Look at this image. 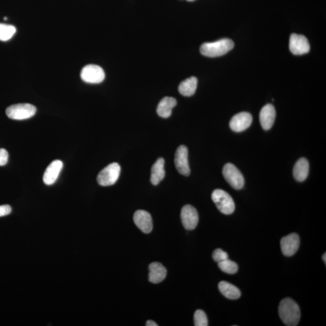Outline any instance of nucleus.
<instances>
[{
	"instance_id": "26",
	"label": "nucleus",
	"mask_w": 326,
	"mask_h": 326,
	"mask_svg": "<svg viewBox=\"0 0 326 326\" xmlns=\"http://www.w3.org/2000/svg\"><path fill=\"white\" fill-rule=\"evenodd\" d=\"M9 158L8 151L4 148L0 149V167L7 164Z\"/></svg>"
},
{
	"instance_id": "21",
	"label": "nucleus",
	"mask_w": 326,
	"mask_h": 326,
	"mask_svg": "<svg viewBox=\"0 0 326 326\" xmlns=\"http://www.w3.org/2000/svg\"><path fill=\"white\" fill-rule=\"evenodd\" d=\"M198 85V79L195 77L187 79L183 81L179 85L180 93L184 96H192L195 93Z\"/></svg>"
},
{
	"instance_id": "16",
	"label": "nucleus",
	"mask_w": 326,
	"mask_h": 326,
	"mask_svg": "<svg viewBox=\"0 0 326 326\" xmlns=\"http://www.w3.org/2000/svg\"><path fill=\"white\" fill-rule=\"evenodd\" d=\"M149 280L150 282L157 284L165 279L167 275V269L161 263L153 262L149 266Z\"/></svg>"
},
{
	"instance_id": "23",
	"label": "nucleus",
	"mask_w": 326,
	"mask_h": 326,
	"mask_svg": "<svg viewBox=\"0 0 326 326\" xmlns=\"http://www.w3.org/2000/svg\"><path fill=\"white\" fill-rule=\"evenodd\" d=\"M218 266L222 272L228 274H235L238 271L237 263L228 259L219 262Z\"/></svg>"
},
{
	"instance_id": "27",
	"label": "nucleus",
	"mask_w": 326,
	"mask_h": 326,
	"mask_svg": "<svg viewBox=\"0 0 326 326\" xmlns=\"http://www.w3.org/2000/svg\"><path fill=\"white\" fill-rule=\"evenodd\" d=\"M12 212V208L9 205L0 206V217L10 215Z\"/></svg>"
},
{
	"instance_id": "1",
	"label": "nucleus",
	"mask_w": 326,
	"mask_h": 326,
	"mask_svg": "<svg viewBox=\"0 0 326 326\" xmlns=\"http://www.w3.org/2000/svg\"><path fill=\"white\" fill-rule=\"evenodd\" d=\"M278 313L281 321L286 325H297L300 321V307L291 298H286L281 300L278 306Z\"/></svg>"
},
{
	"instance_id": "4",
	"label": "nucleus",
	"mask_w": 326,
	"mask_h": 326,
	"mask_svg": "<svg viewBox=\"0 0 326 326\" xmlns=\"http://www.w3.org/2000/svg\"><path fill=\"white\" fill-rule=\"evenodd\" d=\"M37 112V108L30 103H19L9 106L6 110L7 116L13 120H22L31 118Z\"/></svg>"
},
{
	"instance_id": "15",
	"label": "nucleus",
	"mask_w": 326,
	"mask_h": 326,
	"mask_svg": "<svg viewBox=\"0 0 326 326\" xmlns=\"http://www.w3.org/2000/svg\"><path fill=\"white\" fill-rule=\"evenodd\" d=\"M276 117V112L274 106L271 104L263 106L260 112V122L264 130L270 129L273 126Z\"/></svg>"
},
{
	"instance_id": "11",
	"label": "nucleus",
	"mask_w": 326,
	"mask_h": 326,
	"mask_svg": "<svg viewBox=\"0 0 326 326\" xmlns=\"http://www.w3.org/2000/svg\"><path fill=\"white\" fill-rule=\"evenodd\" d=\"M300 245V237L296 233L283 237L280 242L281 251L287 257L292 256L297 253Z\"/></svg>"
},
{
	"instance_id": "22",
	"label": "nucleus",
	"mask_w": 326,
	"mask_h": 326,
	"mask_svg": "<svg viewBox=\"0 0 326 326\" xmlns=\"http://www.w3.org/2000/svg\"><path fill=\"white\" fill-rule=\"evenodd\" d=\"M16 27L6 24L0 23V41H7L10 40L16 34Z\"/></svg>"
},
{
	"instance_id": "17",
	"label": "nucleus",
	"mask_w": 326,
	"mask_h": 326,
	"mask_svg": "<svg viewBox=\"0 0 326 326\" xmlns=\"http://www.w3.org/2000/svg\"><path fill=\"white\" fill-rule=\"evenodd\" d=\"M177 100L174 97H165L159 102L157 106V114L159 116L167 118L172 114L173 109L177 105Z\"/></svg>"
},
{
	"instance_id": "24",
	"label": "nucleus",
	"mask_w": 326,
	"mask_h": 326,
	"mask_svg": "<svg viewBox=\"0 0 326 326\" xmlns=\"http://www.w3.org/2000/svg\"><path fill=\"white\" fill-rule=\"evenodd\" d=\"M194 323L195 326H207L208 319L205 312L202 310H197L194 314Z\"/></svg>"
},
{
	"instance_id": "9",
	"label": "nucleus",
	"mask_w": 326,
	"mask_h": 326,
	"mask_svg": "<svg viewBox=\"0 0 326 326\" xmlns=\"http://www.w3.org/2000/svg\"><path fill=\"white\" fill-rule=\"evenodd\" d=\"M182 224L187 230H193L197 227L199 221V216L194 207L186 205L183 207L181 212Z\"/></svg>"
},
{
	"instance_id": "10",
	"label": "nucleus",
	"mask_w": 326,
	"mask_h": 326,
	"mask_svg": "<svg viewBox=\"0 0 326 326\" xmlns=\"http://www.w3.org/2000/svg\"><path fill=\"white\" fill-rule=\"evenodd\" d=\"M175 165L179 173L188 177L191 174L188 160V149L182 145L178 148L175 155Z\"/></svg>"
},
{
	"instance_id": "13",
	"label": "nucleus",
	"mask_w": 326,
	"mask_h": 326,
	"mask_svg": "<svg viewBox=\"0 0 326 326\" xmlns=\"http://www.w3.org/2000/svg\"><path fill=\"white\" fill-rule=\"evenodd\" d=\"M134 221L139 229L146 234L152 232L153 228L152 219L149 213L144 210H137L134 213Z\"/></svg>"
},
{
	"instance_id": "29",
	"label": "nucleus",
	"mask_w": 326,
	"mask_h": 326,
	"mask_svg": "<svg viewBox=\"0 0 326 326\" xmlns=\"http://www.w3.org/2000/svg\"><path fill=\"white\" fill-rule=\"evenodd\" d=\"M322 260H323V261H324V262L325 263H326V254H325V253L324 254H323Z\"/></svg>"
},
{
	"instance_id": "12",
	"label": "nucleus",
	"mask_w": 326,
	"mask_h": 326,
	"mask_svg": "<svg viewBox=\"0 0 326 326\" xmlns=\"http://www.w3.org/2000/svg\"><path fill=\"white\" fill-rule=\"evenodd\" d=\"M253 121L251 114L247 112H240L234 116L230 122V127L233 131L240 132L248 128Z\"/></svg>"
},
{
	"instance_id": "6",
	"label": "nucleus",
	"mask_w": 326,
	"mask_h": 326,
	"mask_svg": "<svg viewBox=\"0 0 326 326\" xmlns=\"http://www.w3.org/2000/svg\"><path fill=\"white\" fill-rule=\"evenodd\" d=\"M222 174L225 180L233 188L240 190L244 187L245 184L244 177L238 169L232 163H227L224 166Z\"/></svg>"
},
{
	"instance_id": "7",
	"label": "nucleus",
	"mask_w": 326,
	"mask_h": 326,
	"mask_svg": "<svg viewBox=\"0 0 326 326\" xmlns=\"http://www.w3.org/2000/svg\"><path fill=\"white\" fill-rule=\"evenodd\" d=\"M83 81L88 84H97L103 81L105 74L102 68L97 65H87L83 68L81 73Z\"/></svg>"
},
{
	"instance_id": "30",
	"label": "nucleus",
	"mask_w": 326,
	"mask_h": 326,
	"mask_svg": "<svg viewBox=\"0 0 326 326\" xmlns=\"http://www.w3.org/2000/svg\"><path fill=\"white\" fill-rule=\"evenodd\" d=\"M187 1H189V2H194V1H195V0H187Z\"/></svg>"
},
{
	"instance_id": "25",
	"label": "nucleus",
	"mask_w": 326,
	"mask_h": 326,
	"mask_svg": "<svg viewBox=\"0 0 326 326\" xmlns=\"http://www.w3.org/2000/svg\"><path fill=\"white\" fill-rule=\"evenodd\" d=\"M212 257L215 262L219 263L228 259V255L226 252L221 250V249H216L213 252Z\"/></svg>"
},
{
	"instance_id": "20",
	"label": "nucleus",
	"mask_w": 326,
	"mask_h": 326,
	"mask_svg": "<svg viewBox=\"0 0 326 326\" xmlns=\"http://www.w3.org/2000/svg\"><path fill=\"white\" fill-rule=\"evenodd\" d=\"M218 287L222 294L230 300H237L241 297V292L238 287L227 281H221Z\"/></svg>"
},
{
	"instance_id": "2",
	"label": "nucleus",
	"mask_w": 326,
	"mask_h": 326,
	"mask_svg": "<svg viewBox=\"0 0 326 326\" xmlns=\"http://www.w3.org/2000/svg\"><path fill=\"white\" fill-rule=\"evenodd\" d=\"M235 46L233 41L227 38L213 43H206L201 46V54L207 57L215 58L223 56Z\"/></svg>"
},
{
	"instance_id": "18",
	"label": "nucleus",
	"mask_w": 326,
	"mask_h": 326,
	"mask_svg": "<svg viewBox=\"0 0 326 326\" xmlns=\"http://www.w3.org/2000/svg\"><path fill=\"white\" fill-rule=\"evenodd\" d=\"M309 162L305 158L298 159L293 168V175L295 179L299 182L306 180L309 174Z\"/></svg>"
},
{
	"instance_id": "28",
	"label": "nucleus",
	"mask_w": 326,
	"mask_h": 326,
	"mask_svg": "<svg viewBox=\"0 0 326 326\" xmlns=\"http://www.w3.org/2000/svg\"><path fill=\"white\" fill-rule=\"evenodd\" d=\"M146 326H158L156 322L152 321V320H148L146 323Z\"/></svg>"
},
{
	"instance_id": "3",
	"label": "nucleus",
	"mask_w": 326,
	"mask_h": 326,
	"mask_svg": "<svg viewBox=\"0 0 326 326\" xmlns=\"http://www.w3.org/2000/svg\"><path fill=\"white\" fill-rule=\"evenodd\" d=\"M212 199L219 211L223 214L231 215L235 212V204L233 198L223 190L216 189L213 191Z\"/></svg>"
},
{
	"instance_id": "19",
	"label": "nucleus",
	"mask_w": 326,
	"mask_h": 326,
	"mask_svg": "<svg viewBox=\"0 0 326 326\" xmlns=\"http://www.w3.org/2000/svg\"><path fill=\"white\" fill-rule=\"evenodd\" d=\"M165 159L159 158L154 163L151 170L150 182L153 185H158L165 177Z\"/></svg>"
},
{
	"instance_id": "8",
	"label": "nucleus",
	"mask_w": 326,
	"mask_h": 326,
	"mask_svg": "<svg viewBox=\"0 0 326 326\" xmlns=\"http://www.w3.org/2000/svg\"><path fill=\"white\" fill-rule=\"evenodd\" d=\"M289 49L293 55H302L310 51V44L303 35L293 34L290 37Z\"/></svg>"
},
{
	"instance_id": "14",
	"label": "nucleus",
	"mask_w": 326,
	"mask_h": 326,
	"mask_svg": "<svg viewBox=\"0 0 326 326\" xmlns=\"http://www.w3.org/2000/svg\"><path fill=\"white\" fill-rule=\"evenodd\" d=\"M63 168V163L61 160H55L46 169L43 176L44 183L46 185H52L58 180L59 174Z\"/></svg>"
},
{
	"instance_id": "5",
	"label": "nucleus",
	"mask_w": 326,
	"mask_h": 326,
	"mask_svg": "<svg viewBox=\"0 0 326 326\" xmlns=\"http://www.w3.org/2000/svg\"><path fill=\"white\" fill-rule=\"evenodd\" d=\"M121 168L117 162H112L100 172L97 176V182L102 186H109L117 182Z\"/></svg>"
}]
</instances>
